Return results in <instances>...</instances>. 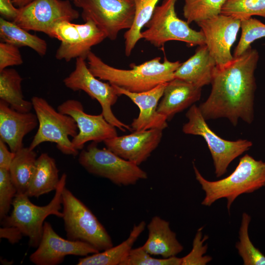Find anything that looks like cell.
I'll return each instance as SVG.
<instances>
[{
    "label": "cell",
    "instance_id": "20",
    "mask_svg": "<svg viewBox=\"0 0 265 265\" xmlns=\"http://www.w3.org/2000/svg\"><path fill=\"white\" fill-rule=\"evenodd\" d=\"M202 88L184 80L174 78L167 82L157 111L167 121L174 116L191 106L201 97Z\"/></svg>",
    "mask_w": 265,
    "mask_h": 265
},
{
    "label": "cell",
    "instance_id": "19",
    "mask_svg": "<svg viewBox=\"0 0 265 265\" xmlns=\"http://www.w3.org/2000/svg\"><path fill=\"white\" fill-rule=\"evenodd\" d=\"M38 124L35 113L18 111L0 100V139L12 152L16 153L23 147L24 137Z\"/></svg>",
    "mask_w": 265,
    "mask_h": 265
},
{
    "label": "cell",
    "instance_id": "6",
    "mask_svg": "<svg viewBox=\"0 0 265 265\" xmlns=\"http://www.w3.org/2000/svg\"><path fill=\"white\" fill-rule=\"evenodd\" d=\"M177 0H163L157 6L153 14L142 31L141 39H144L157 48L163 47L170 41L186 43L188 46L205 44L202 31L191 28L189 24L180 19L175 11Z\"/></svg>",
    "mask_w": 265,
    "mask_h": 265
},
{
    "label": "cell",
    "instance_id": "35",
    "mask_svg": "<svg viewBox=\"0 0 265 265\" xmlns=\"http://www.w3.org/2000/svg\"><path fill=\"white\" fill-rule=\"evenodd\" d=\"M203 228L197 231L192 242L191 251L182 258L181 265H205L212 260L211 256L205 255L208 248L207 244H204L208 238L206 235L203 238Z\"/></svg>",
    "mask_w": 265,
    "mask_h": 265
},
{
    "label": "cell",
    "instance_id": "5",
    "mask_svg": "<svg viewBox=\"0 0 265 265\" xmlns=\"http://www.w3.org/2000/svg\"><path fill=\"white\" fill-rule=\"evenodd\" d=\"M62 205L67 239L86 242L99 251L113 246L110 235L93 213L66 187Z\"/></svg>",
    "mask_w": 265,
    "mask_h": 265
},
{
    "label": "cell",
    "instance_id": "28",
    "mask_svg": "<svg viewBox=\"0 0 265 265\" xmlns=\"http://www.w3.org/2000/svg\"><path fill=\"white\" fill-rule=\"evenodd\" d=\"M135 7L133 22L124 33L125 54L129 56L141 39L142 28L151 19L159 0H133Z\"/></svg>",
    "mask_w": 265,
    "mask_h": 265
},
{
    "label": "cell",
    "instance_id": "30",
    "mask_svg": "<svg viewBox=\"0 0 265 265\" xmlns=\"http://www.w3.org/2000/svg\"><path fill=\"white\" fill-rule=\"evenodd\" d=\"M183 15L188 24L212 18L221 14L226 0H184Z\"/></svg>",
    "mask_w": 265,
    "mask_h": 265
},
{
    "label": "cell",
    "instance_id": "36",
    "mask_svg": "<svg viewBox=\"0 0 265 265\" xmlns=\"http://www.w3.org/2000/svg\"><path fill=\"white\" fill-rule=\"evenodd\" d=\"M23 59L19 47L13 44L0 43V71L9 66L20 65Z\"/></svg>",
    "mask_w": 265,
    "mask_h": 265
},
{
    "label": "cell",
    "instance_id": "18",
    "mask_svg": "<svg viewBox=\"0 0 265 265\" xmlns=\"http://www.w3.org/2000/svg\"><path fill=\"white\" fill-rule=\"evenodd\" d=\"M167 82L159 84L148 91L134 93L112 85L119 95L130 98L139 108L137 117L133 119L131 124L132 131H140L157 129L163 130L167 127V120L157 111Z\"/></svg>",
    "mask_w": 265,
    "mask_h": 265
},
{
    "label": "cell",
    "instance_id": "37",
    "mask_svg": "<svg viewBox=\"0 0 265 265\" xmlns=\"http://www.w3.org/2000/svg\"><path fill=\"white\" fill-rule=\"evenodd\" d=\"M19 13V8L16 7L11 0H0L1 17L14 22Z\"/></svg>",
    "mask_w": 265,
    "mask_h": 265
},
{
    "label": "cell",
    "instance_id": "39",
    "mask_svg": "<svg viewBox=\"0 0 265 265\" xmlns=\"http://www.w3.org/2000/svg\"><path fill=\"white\" fill-rule=\"evenodd\" d=\"M7 145L0 139V168L9 170L15 153L9 150Z\"/></svg>",
    "mask_w": 265,
    "mask_h": 265
},
{
    "label": "cell",
    "instance_id": "16",
    "mask_svg": "<svg viewBox=\"0 0 265 265\" xmlns=\"http://www.w3.org/2000/svg\"><path fill=\"white\" fill-rule=\"evenodd\" d=\"M99 252L86 242L62 238L45 221L40 243L29 259L36 265H57L68 255L87 256Z\"/></svg>",
    "mask_w": 265,
    "mask_h": 265
},
{
    "label": "cell",
    "instance_id": "10",
    "mask_svg": "<svg viewBox=\"0 0 265 265\" xmlns=\"http://www.w3.org/2000/svg\"><path fill=\"white\" fill-rule=\"evenodd\" d=\"M85 59L76 58L75 69L63 80L64 85L74 91L82 90L96 100L101 106L105 118L107 122L123 132L132 131L130 126L119 120L112 111L119 95L109 82H104L95 77L89 70Z\"/></svg>",
    "mask_w": 265,
    "mask_h": 265
},
{
    "label": "cell",
    "instance_id": "23",
    "mask_svg": "<svg viewBox=\"0 0 265 265\" xmlns=\"http://www.w3.org/2000/svg\"><path fill=\"white\" fill-rule=\"evenodd\" d=\"M60 179L55 159L47 153H42L36 159L35 169L26 194L39 197L55 190Z\"/></svg>",
    "mask_w": 265,
    "mask_h": 265
},
{
    "label": "cell",
    "instance_id": "40",
    "mask_svg": "<svg viewBox=\"0 0 265 265\" xmlns=\"http://www.w3.org/2000/svg\"><path fill=\"white\" fill-rule=\"evenodd\" d=\"M13 2L14 4L17 6L18 8L23 7L26 5L28 4L34 0H11Z\"/></svg>",
    "mask_w": 265,
    "mask_h": 265
},
{
    "label": "cell",
    "instance_id": "8",
    "mask_svg": "<svg viewBox=\"0 0 265 265\" xmlns=\"http://www.w3.org/2000/svg\"><path fill=\"white\" fill-rule=\"evenodd\" d=\"M79 163L89 173L107 179L119 186L134 185L147 179V173L133 162L93 142L79 154Z\"/></svg>",
    "mask_w": 265,
    "mask_h": 265
},
{
    "label": "cell",
    "instance_id": "26",
    "mask_svg": "<svg viewBox=\"0 0 265 265\" xmlns=\"http://www.w3.org/2000/svg\"><path fill=\"white\" fill-rule=\"evenodd\" d=\"M37 154L34 150L23 147L15 153L9 171L18 193H26L35 169Z\"/></svg>",
    "mask_w": 265,
    "mask_h": 265
},
{
    "label": "cell",
    "instance_id": "27",
    "mask_svg": "<svg viewBox=\"0 0 265 265\" xmlns=\"http://www.w3.org/2000/svg\"><path fill=\"white\" fill-rule=\"evenodd\" d=\"M0 38L1 42L18 47H29L42 56L47 53V44L45 40L2 17L0 18Z\"/></svg>",
    "mask_w": 265,
    "mask_h": 265
},
{
    "label": "cell",
    "instance_id": "13",
    "mask_svg": "<svg viewBox=\"0 0 265 265\" xmlns=\"http://www.w3.org/2000/svg\"><path fill=\"white\" fill-rule=\"evenodd\" d=\"M79 16L68 0H34L19 8L14 22L27 31L42 32L49 36L56 24L72 22Z\"/></svg>",
    "mask_w": 265,
    "mask_h": 265
},
{
    "label": "cell",
    "instance_id": "29",
    "mask_svg": "<svg viewBox=\"0 0 265 265\" xmlns=\"http://www.w3.org/2000/svg\"><path fill=\"white\" fill-rule=\"evenodd\" d=\"M250 221L251 216L246 212H243L236 248L244 265H265V256L250 239L248 229Z\"/></svg>",
    "mask_w": 265,
    "mask_h": 265
},
{
    "label": "cell",
    "instance_id": "22",
    "mask_svg": "<svg viewBox=\"0 0 265 265\" xmlns=\"http://www.w3.org/2000/svg\"><path fill=\"white\" fill-rule=\"evenodd\" d=\"M216 65L206 45L198 46L194 54L181 63L174 77L202 88L211 83Z\"/></svg>",
    "mask_w": 265,
    "mask_h": 265
},
{
    "label": "cell",
    "instance_id": "15",
    "mask_svg": "<svg viewBox=\"0 0 265 265\" xmlns=\"http://www.w3.org/2000/svg\"><path fill=\"white\" fill-rule=\"evenodd\" d=\"M57 110L75 120L79 132L71 141L74 148L79 151L88 141L97 143L118 135L116 127L106 121L102 113L99 115L86 113L78 100H67L59 105Z\"/></svg>",
    "mask_w": 265,
    "mask_h": 265
},
{
    "label": "cell",
    "instance_id": "24",
    "mask_svg": "<svg viewBox=\"0 0 265 265\" xmlns=\"http://www.w3.org/2000/svg\"><path fill=\"white\" fill-rule=\"evenodd\" d=\"M146 222L141 221L135 224L128 238L115 246H112L102 252L92 254L80 259L78 265H120L127 257L138 237L144 231Z\"/></svg>",
    "mask_w": 265,
    "mask_h": 265
},
{
    "label": "cell",
    "instance_id": "33",
    "mask_svg": "<svg viewBox=\"0 0 265 265\" xmlns=\"http://www.w3.org/2000/svg\"><path fill=\"white\" fill-rule=\"evenodd\" d=\"M182 258L176 256L158 259L152 257L142 246L132 248L120 265H181Z\"/></svg>",
    "mask_w": 265,
    "mask_h": 265
},
{
    "label": "cell",
    "instance_id": "14",
    "mask_svg": "<svg viewBox=\"0 0 265 265\" xmlns=\"http://www.w3.org/2000/svg\"><path fill=\"white\" fill-rule=\"evenodd\" d=\"M201 28L205 45L217 66H224L233 59L231 48L240 28L241 21L220 14L197 23Z\"/></svg>",
    "mask_w": 265,
    "mask_h": 265
},
{
    "label": "cell",
    "instance_id": "38",
    "mask_svg": "<svg viewBox=\"0 0 265 265\" xmlns=\"http://www.w3.org/2000/svg\"><path fill=\"white\" fill-rule=\"evenodd\" d=\"M23 236L21 231L16 227L2 226L0 228V238H6L11 244L18 243Z\"/></svg>",
    "mask_w": 265,
    "mask_h": 265
},
{
    "label": "cell",
    "instance_id": "17",
    "mask_svg": "<svg viewBox=\"0 0 265 265\" xmlns=\"http://www.w3.org/2000/svg\"><path fill=\"white\" fill-rule=\"evenodd\" d=\"M162 131L153 129L134 132L104 141L106 148L121 158L139 165L158 147Z\"/></svg>",
    "mask_w": 265,
    "mask_h": 265
},
{
    "label": "cell",
    "instance_id": "21",
    "mask_svg": "<svg viewBox=\"0 0 265 265\" xmlns=\"http://www.w3.org/2000/svg\"><path fill=\"white\" fill-rule=\"evenodd\" d=\"M147 229L148 238L142 247L150 255L168 258L176 256L183 250V246L170 229L168 221L154 216L147 225Z\"/></svg>",
    "mask_w": 265,
    "mask_h": 265
},
{
    "label": "cell",
    "instance_id": "7",
    "mask_svg": "<svg viewBox=\"0 0 265 265\" xmlns=\"http://www.w3.org/2000/svg\"><path fill=\"white\" fill-rule=\"evenodd\" d=\"M33 108L38 120V129L29 148L34 150L45 142L55 143L63 154L77 156L76 149L69 137L77 135L79 130L75 120L53 107L45 99L33 96L31 99Z\"/></svg>",
    "mask_w": 265,
    "mask_h": 265
},
{
    "label": "cell",
    "instance_id": "34",
    "mask_svg": "<svg viewBox=\"0 0 265 265\" xmlns=\"http://www.w3.org/2000/svg\"><path fill=\"white\" fill-rule=\"evenodd\" d=\"M17 189L14 186L9 170L0 168V219L8 215Z\"/></svg>",
    "mask_w": 265,
    "mask_h": 265
},
{
    "label": "cell",
    "instance_id": "31",
    "mask_svg": "<svg viewBox=\"0 0 265 265\" xmlns=\"http://www.w3.org/2000/svg\"><path fill=\"white\" fill-rule=\"evenodd\" d=\"M221 14L240 21L254 16L265 18V0H226Z\"/></svg>",
    "mask_w": 265,
    "mask_h": 265
},
{
    "label": "cell",
    "instance_id": "9",
    "mask_svg": "<svg viewBox=\"0 0 265 265\" xmlns=\"http://www.w3.org/2000/svg\"><path fill=\"white\" fill-rule=\"evenodd\" d=\"M186 115L188 122L183 125V132L203 137L211 152L217 177L224 175L230 163L252 145V142L246 139L230 141L217 135L209 128L195 105L190 106Z\"/></svg>",
    "mask_w": 265,
    "mask_h": 265
},
{
    "label": "cell",
    "instance_id": "1",
    "mask_svg": "<svg viewBox=\"0 0 265 265\" xmlns=\"http://www.w3.org/2000/svg\"><path fill=\"white\" fill-rule=\"evenodd\" d=\"M259 59L258 52L251 46L227 65H216L210 94L198 106L206 120L226 118L234 126L239 119L252 122Z\"/></svg>",
    "mask_w": 265,
    "mask_h": 265
},
{
    "label": "cell",
    "instance_id": "25",
    "mask_svg": "<svg viewBox=\"0 0 265 265\" xmlns=\"http://www.w3.org/2000/svg\"><path fill=\"white\" fill-rule=\"evenodd\" d=\"M22 81L19 73L14 69L7 68L0 71V100L18 111L28 112L33 106L31 101L24 99Z\"/></svg>",
    "mask_w": 265,
    "mask_h": 265
},
{
    "label": "cell",
    "instance_id": "12",
    "mask_svg": "<svg viewBox=\"0 0 265 265\" xmlns=\"http://www.w3.org/2000/svg\"><path fill=\"white\" fill-rule=\"evenodd\" d=\"M49 36L61 42L55 58L67 62L78 57L86 59L91 48L105 39L104 33L91 20L82 24L60 22L55 25Z\"/></svg>",
    "mask_w": 265,
    "mask_h": 265
},
{
    "label": "cell",
    "instance_id": "4",
    "mask_svg": "<svg viewBox=\"0 0 265 265\" xmlns=\"http://www.w3.org/2000/svg\"><path fill=\"white\" fill-rule=\"evenodd\" d=\"M66 180L67 175L62 174L53 198L44 206L33 204L26 193H17L12 202V211L1 220V224L17 227L24 236L28 237L29 245L37 248L42 238L45 219L50 215L62 217L60 211L62 209V195Z\"/></svg>",
    "mask_w": 265,
    "mask_h": 265
},
{
    "label": "cell",
    "instance_id": "11",
    "mask_svg": "<svg viewBox=\"0 0 265 265\" xmlns=\"http://www.w3.org/2000/svg\"><path fill=\"white\" fill-rule=\"evenodd\" d=\"M79 7L83 21H92L111 40L120 31L130 29L134 20L133 0H82Z\"/></svg>",
    "mask_w": 265,
    "mask_h": 265
},
{
    "label": "cell",
    "instance_id": "32",
    "mask_svg": "<svg viewBox=\"0 0 265 265\" xmlns=\"http://www.w3.org/2000/svg\"><path fill=\"white\" fill-rule=\"evenodd\" d=\"M241 33L240 40L235 48L233 56L242 54L255 40L265 37V24L256 18L241 21Z\"/></svg>",
    "mask_w": 265,
    "mask_h": 265
},
{
    "label": "cell",
    "instance_id": "41",
    "mask_svg": "<svg viewBox=\"0 0 265 265\" xmlns=\"http://www.w3.org/2000/svg\"><path fill=\"white\" fill-rule=\"evenodd\" d=\"M70 0L72 1L76 6L79 7L82 0Z\"/></svg>",
    "mask_w": 265,
    "mask_h": 265
},
{
    "label": "cell",
    "instance_id": "2",
    "mask_svg": "<svg viewBox=\"0 0 265 265\" xmlns=\"http://www.w3.org/2000/svg\"><path fill=\"white\" fill-rule=\"evenodd\" d=\"M86 59L88 68L95 77L134 93L148 91L173 80L175 71L182 63L170 61L166 57L161 62L158 56L140 64L132 63L130 69H122L107 64L91 51Z\"/></svg>",
    "mask_w": 265,
    "mask_h": 265
},
{
    "label": "cell",
    "instance_id": "3",
    "mask_svg": "<svg viewBox=\"0 0 265 265\" xmlns=\"http://www.w3.org/2000/svg\"><path fill=\"white\" fill-rule=\"evenodd\" d=\"M195 178L205 193L201 204L211 206L217 200L225 198L227 209L241 194L252 193L265 186V162L246 154L241 157L235 170L222 179L211 181L205 179L193 164Z\"/></svg>",
    "mask_w": 265,
    "mask_h": 265
}]
</instances>
